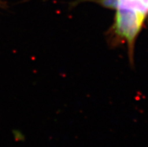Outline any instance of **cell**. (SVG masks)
I'll return each instance as SVG.
<instances>
[{"label": "cell", "mask_w": 148, "mask_h": 147, "mask_svg": "<svg viewBox=\"0 0 148 147\" xmlns=\"http://www.w3.org/2000/svg\"><path fill=\"white\" fill-rule=\"evenodd\" d=\"M116 11L135 12L145 19L147 15H148V0H129L124 5L116 8Z\"/></svg>", "instance_id": "cell-1"}]
</instances>
